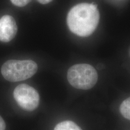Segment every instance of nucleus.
Returning <instances> with one entry per match:
<instances>
[{
  "mask_svg": "<svg viewBox=\"0 0 130 130\" xmlns=\"http://www.w3.org/2000/svg\"><path fill=\"white\" fill-rule=\"evenodd\" d=\"M100 21V12L95 3H81L72 8L68 13L67 24L73 33L81 37L92 35Z\"/></svg>",
  "mask_w": 130,
  "mask_h": 130,
  "instance_id": "obj_1",
  "label": "nucleus"
},
{
  "mask_svg": "<svg viewBox=\"0 0 130 130\" xmlns=\"http://www.w3.org/2000/svg\"><path fill=\"white\" fill-rule=\"evenodd\" d=\"M5 129H6V123L0 116V130H5Z\"/></svg>",
  "mask_w": 130,
  "mask_h": 130,
  "instance_id": "obj_9",
  "label": "nucleus"
},
{
  "mask_svg": "<svg viewBox=\"0 0 130 130\" xmlns=\"http://www.w3.org/2000/svg\"><path fill=\"white\" fill-rule=\"evenodd\" d=\"M40 3H41L42 4H46L51 2L53 0H37Z\"/></svg>",
  "mask_w": 130,
  "mask_h": 130,
  "instance_id": "obj_10",
  "label": "nucleus"
},
{
  "mask_svg": "<svg viewBox=\"0 0 130 130\" xmlns=\"http://www.w3.org/2000/svg\"><path fill=\"white\" fill-rule=\"evenodd\" d=\"M54 130H82L74 122L65 121L58 123Z\"/></svg>",
  "mask_w": 130,
  "mask_h": 130,
  "instance_id": "obj_6",
  "label": "nucleus"
},
{
  "mask_svg": "<svg viewBox=\"0 0 130 130\" xmlns=\"http://www.w3.org/2000/svg\"><path fill=\"white\" fill-rule=\"evenodd\" d=\"M10 1L14 6L18 7H24L27 6L30 2L31 0H10Z\"/></svg>",
  "mask_w": 130,
  "mask_h": 130,
  "instance_id": "obj_8",
  "label": "nucleus"
},
{
  "mask_svg": "<svg viewBox=\"0 0 130 130\" xmlns=\"http://www.w3.org/2000/svg\"><path fill=\"white\" fill-rule=\"evenodd\" d=\"M37 71V63L30 60H10L5 62L1 67L3 77L11 82H18L30 78Z\"/></svg>",
  "mask_w": 130,
  "mask_h": 130,
  "instance_id": "obj_2",
  "label": "nucleus"
},
{
  "mask_svg": "<svg viewBox=\"0 0 130 130\" xmlns=\"http://www.w3.org/2000/svg\"><path fill=\"white\" fill-rule=\"evenodd\" d=\"M13 96L18 104L27 111H33L39 104V94L34 87L28 84L18 86L13 91Z\"/></svg>",
  "mask_w": 130,
  "mask_h": 130,
  "instance_id": "obj_4",
  "label": "nucleus"
},
{
  "mask_svg": "<svg viewBox=\"0 0 130 130\" xmlns=\"http://www.w3.org/2000/svg\"><path fill=\"white\" fill-rule=\"evenodd\" d=\"M120 111L122 115L126 119H130V98L126 99L122 102L120 106Z\"/></svg>",
  "mask_w": 130,
  "mask_h": 130,
  "instance_id": "obj_7",
  "label": "nucleus"
},
{
  "mask_svg": "<svg viewBox=\"0 0 130 130\" xmlns=\"http://www.w3.org/2000/svg\"><path fill=\"white\" fill-rule=\"evenodd\" d=\"M68 80L75 88L89 90L96 84L98 75L96 69L89 64L81 63L71 66L68 71Z\"/></svg>",
  "mask_w": 130,
  "mask_h": 130,
  "instance_id": "obj_3",
  "label": "nucleus"
},
{
  "mask_svg": "<svg viewBox=\"0 0 130 130\" xmlns=\"http://www.w3.org/2000/svg\"><path fill=\"white\" fill-rule=\"evenodd\" d=\"M17 31V25L12 16L4 15L0 19V41H11L15 37Z\"/></svg>",
  "mask_w": 130,
  "mask_h": 130,
  "instance_id": "obj_5",
  "label": "nucleus"
}]
</instances>
